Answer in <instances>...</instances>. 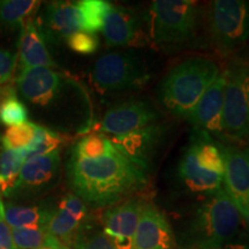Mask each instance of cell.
Masks as SVG:
<instances>
[{
	"instance_id": "obj_11",
	"label": "cell",
	"mask_w": 249,
	"mask_h": 249,
	"mask_svg": "<svg viewBox=\"0 0 249 249\" xmlns=\"http://www.w3.org/2000/svg\"><path fill=\"white\" fill-rule=\"evenodd\" d=\"M144 203L141 197H130L103 214L104 233L117 249H133L134 234Z\"/></svg>"
},
{
	"instance_id": "obj_12",
	"label": "cell",
	"mask_w": 249,
	"mask_h": 249,
	"mask_svg": "<svg viewBox=\"0 0 249 249\" xmlns=\"http://www.w3.org/2000/svg\"><path fill=\"white\" fill-rule=\"evenodd\" d=\"M133 249H176V238L169 220L150 202L143 205Z\"/></svg>"
},
{
	"instance_id": "obj_22",
	"label": "cell",
	"mask_w": 249,
	"mask_h": 249,
	"mask_svg": "<svg viewBox=\"0 0 249 249\" xmlns=\"http://www.w3.org/2000/svg\"><path fill=\"white\" fill-rule=\"evenodd\" d=\"M40 5L36 0L0 1V22L9 28H22L36 13Z\"/></svg>"
},
{
	"instance_id": "obj_6",
	"label": "cell",
	"mask_w": 249,
	"mask_h": 249,
	"mask_svg": "<svg viewBox=\"0 0 249 249\" xmlns=\"http://www.w3.org/2000/svg\"><path fill=\"white\" fill-rule=\"evenodd\" d=\"M225 74L223 135L242 141L249 136V62L233 60Z\"/></svg>"
},
{
	"instance_id": "obj_23",
	"label": "cell",
	"mask_w": 249,
	"mask_h": 249,
	"mask_svg": "<svg viewBox=\"0 0 249 249\" xmlns=\"http://www.w3.org/2000/svg\"><path fill=\"white\" fill-rule=\"evenodd\" d=\"M112 4L104 0H83L77 1L81 31L95 34L102 31L104 20Z\"/></svg>"
},
{
	"instance_id": "obj_2",
	"label": "cell",
	"mask_w": 249,
	"mask_h": 249,
	"mask_svg": "<svg viewBox=\"0 0 249 249\" xmlns=\"http://www.w3.org/2000/svg\"><path fill=\"white\" fill-rule=\"evenodd\" d=\"M241 213L225 189L209 195L196 207L181 235L186 249H218L233 240L241 225Z\"/></svg>"
},
{
	"instance_id": "obj_14",
	"label": "cell",
	"mask_w": 249,
	"mask_h": 249,
	"mask_svg": "<svg viewBox=\"0 0 249 249\" xmlns=\"http://www.w3.org/2000/svg\"><path fill=\"white\" fill-rule=\"evenodd\" d=\"M225 83V70H222L214 82L197 102V104L186 116V119L196 128L217 134V135H223V107Z\"/></svg>"
},
{
	"instance_id": "obj_28",
	"label": "cell",
	"mask_w": 249,
	"mask_h": 249,
	"mask_svg": "<svg viewBox=\"0 0 249 249\" xmlns=\"http://www.w3.org/2000/svg\"><path fill=\"white\" fill-rule=\"evenodd\" d=\"M37 126L38 124L33 123H24L18 126L9 127L1 139L2 147L14 150L28 147L35 139Z\"/></svg>"
},
{
	"instance_id": "obj_31",
	"label": "cell",
	"mask_w": 249,
	"mask_h": 249,
	"mask_svg": "<svg viewBox=\"0 0 249 249\" xmlns=\"http://www.w3.org/2000/svg\"><path fill=\"white\" fill-rule=\"evenodd\" d=\"M75 246L76 249H117L104 231L79 232Z\"/></svg>"
},
{
	"instance_id": "obj_17",
	"label": "cell",
	"mask_w": 249,
	"mask_h": 249,
	"mask_svg": "<svg viewBox=\"0 0 249 249\" xmlns=\"http://www.w3.org/2000/svg\"><path fill=\"white\" fill-rule=\"evenodd\" d=\"M20 64L22 70L36 67H54L49 50L46 48L44 35L33 20L21 28Z\"/></svg>"
},
{
	"instance_id": "obj_38",
	"label": "cell",
	"mask_w": 249,
	"mask_h": 249,
	"mask_svg": "<svg viewBox=\"0 0 249 249\" xmlns=\"http://www.w3.org/2000/svg\"><path fill=\"white\" fill-rule=\"evenodd\" d=\"M2 144V143H1V138H0V145H1Z\"/></svg>"
},
{
	"instance_id": "obj_15",
	"label": "cell",
	"mask_w": 249,
	"mask_h": 249,
	"mask_svg": "<svg viewBox=\"0 0 249 249\" xmlns=\"http://www.w3.org/2000/svg\"><path fill=\"white\" fill-rule=\"evenodd\" d=\"M60 151L37 156L24 161L15 183V191H38L55 181L60 169Z\"/></svg>"
},
{
	"instance_id": "obj_19",
	"label": "cell",
	"mask_w": 249,
	"mask_h": 249,
	"mask_svg": "<svg viewBox=\"0 0 249 249\" xmlns=\"http://www.w3.org/2000/svg\"><path fill=\"white\" fill-rule=\"evenodd\" d=\"M160 135V127L157 124H154L129 135L113 138L112 141L124 154L148 165V158L157 145Z\"/></svg>"
},
{
	"instance_id": "obj_1",
	"label": "cell",
	"mask_w": 249,
	"mask_h": 249,
	"mask_svg": "<svg viewBox=\"0 0 249 249\" xmlns=\"http://www.w3.org/2000/svg\"><path fill=\"white\" fill-rule=\"evenodd\" d=\"M67 178L77 197L96 207H110L142 192L149 183V166L117 147L98 158L71 154Z\"/></svg>"
},
{
	"instance_id": "obj_21",
	"label": "cell",
	"mask_w": 249,
	"mask_h": 249,
	"mask_svg": "<svg viewBox=\"0 0 249 249\" xmlns=\"http://www.w3.org/2000/svg\"><path fill=\"white\" fill-rule=\"evenodd\" d=\"M85 218L77 216L66 208L59 205L57 210H51L44 230L60 241L70 242L76 238L81 223Z\"/></svg>"
},
{
	"instance_id": "obj_7",
	"label": "cell",
	"mask_w": 249,
	"mask_h": 249,
	"mask_svg": "<svg viewBox=\"0 0 249 249\" xmlns=\"http://www.w3.org/2000/svg\"><path fill=\"white\" fill-rule=\"evenodd\" d=\"M91 79L99 91L139 90L151 79L147 65L130 52H108L96 61Z\"/></svg>"
},
{
	"instance_id": "obj_18",
	"label": "cell",
	"mask_w": 249,
	"mask_h": 249,
	"mask_svg": "<svg viewBox=\"0 0 249 249\" xmlns=\"http://www.w3.org/2000/svg\"><path fill=\"white\" fill-rule=\"evenodd\" d=\"M45 24L51 34L59 38H68L81 31L77 2L54 1L45 9Z\"/></svg>"
},
{
	"instance_id": "obj_10",
	"label": "cell",
	"mask_w": 249,
	"mask_h": 249,
	"mask_svg": "<svg viewBox=\"0 0 249 249\" xmlns=\"http://www.w3.org/2000/svg\"><path fill=\"white\" fill-rule=\"evenodd\" d=\"M145 18L126 6L112 5L104 20L102 34L108 46H134L144 44L143 33Z\"/></svg>"
},
{
	"instance_id": "obj_16",
	"label": "cell",
	"mask_w": 249,
	"mask_h": 249,
	"mask_svg": "<svg viewBox=\"0 0 249 249\" xmlns=\"http://www.w3.org/2000/svg\"><path fill=\"white\" fill-rule=\"evenodd\" d=\"M179 176L187 188L195 193L213 195L224 188L223 176L210 172L198 164L192 143L180 160Z\"/></svg>"
},
{
	"instance_id": "obj_37",
	"label": "cell",
	"mask_w": 249,
	"mask_h": 249,
	"mask_svg": "<svg viewBox=\"0 0 249 249\" xmlns=\"http://www.w3.org/2000/svg\"><path fill=\"white\" fill-rule=\"evenodd\" d=\"M39 249H53V248L48 247V246H43V247H42V248H39Z\"/></svg>"
},
{
	"instance_id": "obj_24",
	"label": "cell",
	"mask_w": 249,
	"mask_h": 249,
	"mask_svg": "<svg viewBox=\"0 0 249 249\" xmlns=\"http://www.w3.org/2000/svg\"><path fill=\"white\" fill-rule=\"evenodd\" d=\"M64 140L60 134L53 132V130L45 128V127L37 126L36 135L34 141L29 145L23 149H18V154L21 155L23 161H27L31 158L50 154V152L59 150Z\"/></svg>"
},
{
	"instance_id": "obj_25",
	"label": "cell",
	"mask_w": 249,
	"mask_h": 249,
	"mask_svg": "<svg viewBox=\"0 0 249 249\" xmlns=\"http://www.w3.org/2000/svg\"><path fill=\"white\" fill-rule=\"evenodd\" d=\"M23 160L18 150L4 148L0 154V191L5 195L14 192Z\"/></svg>"
},
{
	"instance_id": "obj_26",
	"label": "cell",
	"mask_w": 249,
	"mask_h": 249,
	"mask_svg": "<svg viewBox=\"0 0 249 249\" xmlns=\"http://www.w3.org/2000/svg\"><path fill=\"white\" fill-rule=\"evenodd\" d=\"M116 148L112 139L104 134H88L74 145L71 154L81 158H98L105 156Z\"/></svg>"
},
{
	"instance_id": "obj_5",
	"label": "cell",
	"mask_w": 249,
	"mask_h": 249,
	"mask_svg": "<svg viewBox=\"0 0 249 249\" xmlns=\"http://www.w3.org/2000/svg\"><path fill=\"white\" fill-rule=\"evenodd\" d=\"M211 42L222 55H231L249 39V1L216 0L209 11Z\"/></svg>"
},
{
	"instance_id": "obj_34",
	"label": "cell",
	"mask_w": 249,
	"mask_h": 249,
	"mask_svg": "<svg viewBox=\"0 0 249 249\" xmlns=\"http://www.w3.org/2000/svg\"><path fill=\"white\" fill-rule=\"evenodd\" d=\"M0 249H18L13 242L11 230L1 214H0Z\"/></svg>"
},
{
	"instance_id": "obj_30",
	"label": "cell",
	"mask_w": 249,
	"mask_h": 249,
	"mask_svg": "<svg viewBox=\"0 0 249 249\" xmlns=\"http://www.w3.org/2000/svg\"><path fill=\"white\" fill-rule=\"evenodd\" d=\"M12 238L18 249H39L45 245L44 229H12Z\"/></svg>"
},
{
	"instance_id": "obj_27",
	"label": "cell",
	"mask_w": 249,
	"mask_h": 249,
	"mask_svg": "<svg viewBox=\"0 0 249 249\" xmlns=\"http://www.w3.org/2000/svg\"><path fill=\"white\" fill-rule=\"evenodd\" d=\"M198 164L210 172L224 176V158L222 150L207 140H195L192 142Z\"/></svg>"
},
{
	"instance_id": "obj_33",
	"label": "cell",
	"mask_w": 249,
	"mask_h": 249,
	"mask_svg": "<svg viewBox=\"0 0 249 249\" xmlns=\"http://www.w3.org/2000/svg\"><path fill=\"white\" fill-rule=\"evenodd\" d=\"M17 67V54L0 48V86H4L13 76Z\"/></svg>"
},
{
	"instance_id": "obj_20",
	"label": "cell",
	"mask_w": 249,
	"mask_h": 249,
	"mask_svg": "<svg viewBox=\"0 0 249 249\" xmlns=\"http://www.w3.org/2000/svg\"><path fill=\"white\" fill-rule=\"evenodd\" d=\"M51 210L40 209L38 207L22 205H2L0 214L8 225L13 229H44Z\"/></svg>"
},
{
	"instance_id": "obj_36",
	"label": "cell",
	"mask_w": 249,
	"mask_h": 249,
	"mask_svg": "<svg viewBox=\"0 0 249 249\" xmlns=\"http://www.w3.org/2000/svg\"><path fill=\"white\" fill-rule=\"evenodd\" d=\"M58 249H71V248L68 247V246H65L64 244H61V246H60V247H59Z\"/></svg>"
},
{
	"instance_id": "obj_4",
	"label": "cell",
	"mask_w": 249,
	"mask_h": 249,
	"mask_svg": "<svg viewBox=\"0 0 249 249\" xmlns=\"http://www.w3.org/2000/svg\"><path fill=\"white\" fill-rule=\"evenodd\" d=\"M144 18L149 42L158 48L170 49L194 38L198 9L191 0H156Z\"/></svg>"
},
{
	"instance_id": "obj_13",
	"label": "cell",
	"mask_w": 249,
	"mask_h": 249,
	"mask_svg": "<svg viewBox=\"0 0 249 249\" xmlns=\"http://www.w3.org/2000/svg\"><path fill=\"white\" fill-rule=\"evenodd\" d=\"M220 150L224 158V189L242 214L249 204V152L235 147Z\"/></svg>"
},
{
	"instance_id": "obj_9",
	"label": "cell",
	"mask_w": 249,
	"mask_h": 249,
	"mask_svg": "<svg viewBox=\"0 0 249 249\" xmlns=\"http://www.w3.org/2000/svg\"><path fill=\"white\" fill-rule=\"evenodd\" d=\"M157 119L158 113L148 103L129 101L110 108L103 118L101 129L113 138H121L154 124Z\"/></svg>"
},
{
	"instance_id": "obj_29",
	"label": "cell",
	"mask_w": 249,
	"mask_h": 249,
	"mask_svg": "<svg viewBox=\"0 0 249 249\" xmlns=\"http://www.w3.org/2000/svg\"><path fill=\"white\" fill-rule=\"evenodd\" d=\"M28 110L23 103L18 101V95L6 99L0 104V124L13 127L27 123Z\"/></svg>"
},
{
	"instance_id": "obj_40",
	"label": "cell",
	"mask_w": 249,
	"mask_h": 249,
	"mask_svg": "<svg viewBox=\"0 0 249 249\" xmlns=\"http://www.w3.org/2000/svg\"><path fill=\"white\" fill-rule=\"evenodd\" d=\"M0 203H1V201H0Z\"/></svg>"
},
{
	"instance_id": "obj_8",
	"label": "cell",
	"mask_w": 249,
	"mask_h": 249,
	"mask_svg": "<svg viewBox=\"0 0 249 249\" xmlns=\"http://www.w3.org/2000/svg\"><path fill=\"white\" fill-rule=\"evenodd\" d=\"M17 86L26 101L42 108L55 107L70 90L77 87L64 74L48 67L21 70Z\"/></svg>"
},
{
	"instance_id": "obj_32",
	"label": "cell",
	"mask_w": 249,
	"mask_h": 249,
	"mask_svg": "<svg viewBox=\"0 0 249 249\" xmlns=\"http://www.w3.org/2000/svg\"><path fill=\"white\" fill-rule=\"evenodd\" d=\"M67 44L74 52L81 54H91L97 51L99 40L95 34L77 31L66 39Z\"/></svg>"
},
{
	"instance_id": "obj_39",
	"label": "cell",
	"mask_w": 249,
	"mask_h": 249,
	"mask_svg": "<svg viewBox=\"0 0 249 249\" xmlns=\"http://www.w3.org/2000/svg\"><path fill=\"white\" fill-rule=\"evenodd\" d=\"M218 249H227V248H218Z\"/></svg>"
},
{
	"instance_id": "obj_3",
	"label": "cell",
	"mask_w": 249,
	"mask_h": 249,
	"mask_svg": "<svg viewBox=\"0 0 249 249\" xmlns=\"http://www.w3.org/2000/svg\"><path fill=\"white\" fill-rule=\"evenodd\" d=\"M220 71L210 58L194 55L183 59L164 77L160 85L161 103L171 113L186 118Z\"/></svg>"
},
{
	"instance_id": "obj_35",
	"label": "cell",
	"mask_w": 249,
	"mask_h": 249,
	"mask_svg": "<svg viewBox=\"0 0 249 249\" xmlns=\"http://www.w3.org/2000/svg\"><path fill=\"white\" fill-rule=\"evenodd\" d=\"M241 217L244 218V220L246 222V224H247V227H248V230H249V204L247 205V208H246L244 213H242Z\"/></svg>"
}]
</instances>
